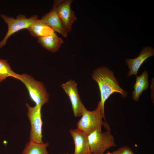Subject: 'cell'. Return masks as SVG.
<instances>
[{"label": "cell", "mask_w": 154, "mask_h": 154, "mask_svg": "<svg viewBox=\"0 0 154 154\" xmlns=\"http://www.w3.org/2000/svg\"><path fill=\"white\" fill-rule=\"evenodd\" d=\"M69 133L74 143V154H93L89 144L87 134L77 128L70 129Z\"/></svg>", "instance_id": "obj_10"}, {"label": "cell", "mask_w": 154, "mask_h": 154, "mask_svg": "<svg viewBox=\"0 0 154 154\" xmlns=\"http://www.w3.org/2000/svg\"><path fill=\"white\" fill-rule=\"evenodd\" d=\"M154 55V50L153 48L147 46L143 48L137 58L132 59H126V64L129 69L127 74L128 77L133 75L137 76L138 71L144 61Z\"/></svg>", "instance_id": "obj_11"}, {"label": "cell", "mask_w": 154, "mask_h": 154, "mask_svg": "<svg viewBox=\"0 0 154 154\" xmlns=\"http://www.w3.org/2000/svg\"><path fill=\"white\" fill-rule=\"evenodd\" d=\"M17 74L12 70L7 60L0 59V82L8 77L15 78Z\"/></svg>", "instance_id": "obj_16"}, {"label": "cell", "mask_w": 154, "mask_h": 154, "mask_svg": "<svg viewBox=\"0 0 154 154\" xmlns=\"http://www.w3.org/2000/svg\"><path fill=\"white\" fill-rule=\"evenodd\" d=\"M112 154H135L130 147L124 146L112 152Z\"/></svg>", "instance_id": "obj_17"}, {"label": "cell", "mask_w": 154, "mask_h": 154, "mask_svg": "<svg viewBox=\"0 0 154 154\" xmlns=\"http://www.w3.org/2000/svg\"><path fill=\"white\" fill-rule=\"evenodd\" d=\"M92 79L96 81L99 87L101 100L99 101L103 119H105L104 104L106 101L113 93H118L123 98L126 97L127 92L119 86L113 71L105 66L98 68L93 71Z\"/></svg>", "instance_id": "obj_1"}, {"label": "cell", "mask_w": 154, "mask_h": 154, "mask_svg": "<svg viewBox=\"0 0 154 154\" xmlns=\"http://www.w3.org/2000/svg\"><path fill=\"white\" fill-rule=\"evenodd\" d=\"M63 0H57L54 1L51 10L44 15L41 20L50 27L54 31H56L63 37H67L68 33L63 28L58 15L57 9L58 5Z\"/></svg>", "instance_id": "obj_9"}, {"label": "cell", "mask_w": 154, "mask_h": 154, "mask_svg": "<svg viewBox=\"0 0 154 154\" xmlns=\"http://www.w3.org/2000/svg\"><path fill=\"white\" fill-rule=\"evenodd\" d=\"M49 145L48 142L39 143L30 141L26 144L22 154H49L46 150Z\"/></svg>", "instance_id": "obj_15"}, {"label": "cell", "mask_w": 154, "mask_h": 154, "mask_svg": "<svg viewBox=\"0 0 154 154\" xmlns=\"http://www.w3.org/2000/svg\"><path fill=\"white\" fill-rule=\"evenodd\" d=\"M1 17L7 24L8 31L3 39L0 42V48L6 44L9 37L15 33L23 29H28L38 19L37 15H34L29 18H27L24 15H18L16 19L2 14Z\"/></svg>", "instance_id": "obj_5"}, {"label": "cell", "mask_w": 154, "mask_h": 154, "mask_svg": "<svg viewBox=\"0 0 154 154\" xmlns=\"http://www.w3.org/2000/svg\"><path fill=\"white\" fill-rule=\"evenodd\" d=\"M60 86L70 98L74 116H81L83 110L86 108L81 100L76 82L70 80L62 84Z\"/></svg>", "instance_id": "obj_7"}, {"label": "cell", "mask_w": 154, "mask_h": 154, "mask_svg": "<svg viewBox=\"0 0 154 154\" xmlns=\"http://www.w3.org/2000/svg\"><path fill=\"white\" fill-rule=\"evenodd\" d=\"M38 42L44 48L54 53L58 50L63 42L54 32L52 34L47 36L38 38Z\"/></svg>", "instance_id": "obj_12"}, {"label": "cell", "mask_w": 154, "mask_h": 154, "mask_svg": "<svg viewBox=\"0 0 154 154\" xmlns=\"http://www.w3.org/2000/svg\"><path fill=\"white\" fill-rule=\"evenodd\" d=\"M15 78L24 84L31 100L36 105L42 107L48 102L49 94L42 82L37 81L31 76L25 73L17 74Z\"/></svg>", "instance_id": "obj_3"}, {"label": "cell", "mask_w": 154, "mask_h": 154, "mask_svg": "<svg viewBox=\"0 0 154 154\" xmlns=\"http://www.w3.org/2000/svg\"><path fill=\"white\" fill-rule=\"evenodd\" d=\"M81 116L77 123V128L88 135L96 130L102 131V126L107 130H110L109 125L102 120L103 117L99 102L97 108L93 111H89L85 108Z\"/></svg>", "instance_id": "obj_2"}, {"label": "cell", "mask_w": 154, "mask_h": 154, "mask_svg": "<svg viewBox=\"0 0 154 154\" xmlns=\"http://www.w3.org/2000/svg\"><path fill=\"white\" fill-rule=\"evenodd\" d=\"M72 0H63L58 5L57 13L61 24L66 31H71L72 25L77 18L72 10L70 5Z\"/></svg>", "instance_id": "obj_8"}, {"label": "cell", "mask_w": 154, "mask_h": 154, "mask_svg": "<svg viewBox=\"0 0 154 154\" xmlns=\"http://www.w3.org/2000/svg\"><path fill=\"white\" fill-rule=\"evenodd\" d=\"M28 29L32 36L38 38L50 35L54 32L47 24L38 19Z\"/></svg>", "instance_id": "obj_13"}, {"label": "cell", "mask_w": 154, "mask_h": 154, "mask_svg": "<svg viewBox=\"0 0 154 154\" xmlns=\"http://www.w3.org/2000/svg\"><path fill=\"white\" fill-rule=\"evenodd\" d=\"M65 154H69L68 153H65Z\"/></svg>", "instance_id": "obj_19"}, {"label": "cell", "mask_w": 154, "mask_h": 154, "mask_svg": "<svg viewBox=\"0 0 154 154\" xmlns=\"http://www.w3.org/2000/svg\"><path fill=\"white\" fill-rule=\"evenodd\" d=\"M26 105L28 108L27 116L31 125L30 140L37 143H42L43 142L42 140L43 122L41 119L42 107L36 105L31 107L27 103Z\"/></svg>", "instance_id": "obj_6"}, {"label": "cell", "mask_w": 154, "mask_h": 154, "mask_svg": "<svg viewBox=\"0 0 154 154\" xmlns=\"http://www.w3.org/2000/svg\"><path fill=\"white\" fill-rule=\"evenodd\" d=\"M88 138L93 154H104L106 150L116 145L110 130L104 132L95 130L88 135Z\"/></svg>", "instance_id": "obj_4"}, {"label": "cell", "mask_w": 154, "mask_h": 154, "mask_svg": "<svg viewBox=\"0 0 154 154\" xmlns=\"http://www.w3.org/2000/svg\"><path fill=\"white\" fill-rule=\"evenodd\" d=\"M106 154H112V152H108L107 153H106Z\"/></svg>", "instance_id": "obj_18"}, {"label": "cell", "mask_w": 154, "mask_h": 154, "mask_svg": "<svg viewBox=\"0 0 154 154\" xmlns=\"http://www.w3.org/2000/svg\"><path fill=\"white\" fill-rule=\"evenodd\" d=\"M136 77V82L134 86V90L132 92V98L134 101L137 102L143 92L148 88V74L145 70L141 75Z\"/></svg>", "instance_id": "obj_14"}]
</instances>
